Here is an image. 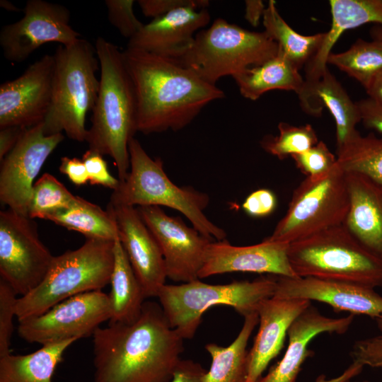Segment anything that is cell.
I'll use <instances>...</instances> for the list:
<instances>
[{"mask_svg": "<svg viewBox=\"0 0 382 382\" xmlns=\"http://www.w3.org/2000/svg\"><path fill=\"white\" fill-rule=\"evenodd\" d=\"M115 241L86 238L79 248L54 256L42 282L18 298V321L39 316L70 297L110 284L114 265Z\"/></svg>", "mask_w": 382, "mask_h": 382, "instance_id": "8992f818", "label": "cell"}, {"mask_svg": "<svg viewBox=\"0 0 382 382\" xmlns=\"http://www.w3.org/2000/svg\"><path fill=\"white\" fill-rule=\"evenodd\" d=\"M310 305L307 300L274 296L262 301L257 310L258 332L248 353L246 382H257L262 376L283 347L291 324Z\"/></svg>", "mask_w": 382, "mask_h": 382, "instance_id": "44dd1931", "label": "cell"}, {"mask_svg": "<svg viewBox=\"0 0 382 382\" xmlns=\"http://www.w3.org/2000/svg\"><path fill=\"white\" fill-rule=\"evenodd\" d=\"M100 76L86 141L88 149L114 160L120 182L130 169L129 141L137 132V99L122 52L98 37L95 45Z\"/></svg>", "mask_w": 382, "mask_h": 382, "instance_id": "3957f363", "label": "cell"}, {"mask_svg": "<svg viewBox=\"0 0 382 382\" xmlns=\"http://www.w3.org/2000/svg\"><path fill=\"white\" fill-rule=\"evenodd\" d=\"M208 8H179L144 24L127 47L175 60L193 44L195 35L209 23Z\"/></svg>", "mask_w": 382, "mask_h": 382, "instance_id": "ffe728a7", "label": "cell"}, {"mask_svg": "<svg viewBox=\"0 0 382 382\" xmlns=\"http://www.w3.org/2000/svg\"><path fill=\"white\" fill-rule=\"evenodd\" d=\"M206 371L200 364L190 359H182L170 382H201Z\"/></svg>", "mask_w": 382, "mask_h": 382, "instance_id": "ee69618b", "label": "cell"}, {"mask_svg": "<svg viewBox=\"0 0 382 382\" xmlns=\"http://www.w3.org/2000/svg\"><path fill=\"white\" fill-rule=\"evenodd\" d=\"M93 382H170L184 339L159 303L146 301L131 323H109L93 334Z\"/></svg>", "mask_w": 382, "mask_h": 382, "instance_id": "6da1fadb", "label": "cell"}, {"mask_svg": "<svg viewBox=\"0 0 382 382\" xmlns=\"http://www.w3.org/2000/svg\"><path fill=\"white\" fill-rule=\"evenodd\" d=\"M288 257L297 277L382 286V259L364 248L343 224L289 243Z\"/></svg>", "mask_w": 382, "mask_h": 382, "instance_id": "52a82bcc", "label": "cell"}, {"mask_svg": "<svg viewBox=\"0 0 382 382\" xmlns=\"http://www.w3.org/2000/svg\"><path fill=\"white\" fill-rule=\"evenodd\" d=\"M274 297L317 301L335 311L377 318L382 316V296L374 289L311 277L277 278Z\"/></svg>", "mask_w": 382, "mask_h": 382, "instance_id": "d6986e66", "label": "cell"}, {"mask_svg": "<svg viewBox=\"0 0 382 382\" xmlns=\"http://www.w3.org/2000/svg\"><path fill=\"white\" fill-rule=\"evenodd\" d=\"M277 278L210 284L199 279L180 284H166L157 298L172 328L184 340L192 339L204 313L212 306H228L243 317L257 313L262 301L272 298Z\"/></svg>", "mask_w": 382, "mask_h": 382, "instance_id": "9c48e42d", "label": "cell"}, {"mask_svg": "<svg viewBox=\"0 0 382 382\" xmlns=\"http://www.w3.org/2000/svg\"><path fill=\"white\" fill-rule=\"evenodd\" d=\"M381 335L357 341L352 349L353 361L382 368V316L375 319Z\"/></svg>", "mask_w": 382, "mask_h": 382, "instance_id": "74e56055", "label": "cell"}, {"mask_svg": "<svg viewBox=\"0 0 382 382\" xmlns=\"http://www.w3.org/2000/svg\"><path fill=\"white\" fill-rule=\"evenodd\" d=\"M364 366L359 363L353 361L352 364L339 376L327 379L325 376H318L315 382H349V381L361 373Z\"/></svg>", "mask_w": 382, "mask_h": 382, "instance_id": "7dc6e473", "label": "cell"}, {"mask_svg": "<svg viewBox=\"0 0 382 382\" xmlns=\"http://www.w3.org/2000/svg\"><path fill=\"white\" fill-rule=\"evenodd\" d=\"M353 320L352 314L339 318L325 316L311 304L289 328V345L282 359L257 382H295L302 364L311 354L308 349L309 342L323 332L345 334Z\"/></svg>", "mask_w": 382, "mask_h": 382, "instance_id": "7402d4cb", "label": "cell"}, {"mask_svg": "<svg viewBox=\"0 0 382 382\" xmlns=\"http://www.w3.org/2000/svg\"><path fill=\"white\" fill-rule=\"evenodd\" d=\"M110 23L125 38L129 40L143 28L144 25L134 15L133 0H106Z\"/></svg>", "mask_w": 382, "mask_h": 382, "instance_id": "d590c367", "label": "cell"}, {"mask_svg": "<svg viewBox=\"0 0 382 382\" xmlns=\"http://www.w3.org/2000/svg\"><path fill=\"white\" fill-rule=\"evenodd\" d=\"M32 219L8 209L0 212V277L25 296L45 277L54 259Z\"/></svg>", "mask_w": 382, "mask_h": 382, "instance_id": "8fae6325", "label": "cell"}, {"mask_svg": "<svg viewBox=\"0 0 382 382\" xmlns=\"http://www.w3.org/2000/svg\"><path fill=\"white\" fill-rule=\"evenodd\" d=\"M349 207L345 172L337 164L318 178L306 177L294 190L288 209L267 240L290 243L342 225Z\"/></svg>", "mask_w": 382, "mask_h": 382, "instance_id": "30bf717a", "label": "cell"}, {"mask_svg": "<svg viewBox=\"0 0 382 382\" xmlns=\"http://www.w3.org/2000/svg\"><path fill=\"white\" fill-rule=\"evenodd\" d=\"M16 296L13 288L0 277V357L11 353L13 320L16 318Z\"/></svg>", "mask_w": 382, "mask_h": 382, "instance_id": "8d00e7d4", "label": "cell"}, {"mask_svg": "<svg viewBox=\"0 0 382 382\" xmlns=\"http://www.w3.org/2000/svg\"><path fill=\"white\" fill-rule=\"evenodd\" d=\"M370 34L373 40L382 41V26L376 25L371 29Z\"/></svg>", "mask_w": 382, "mask_h": 382, "instance_id": "681fc988", "label": "cell"}, {"mask_svg": "<svg viewBox=\"0 0 382 382\" xmlns=\"http://www.w3.org/2000/svg\"><path fill=\"white\" fill-rule=\"evenodd\" d=\"M23 11V18L0 31L3 54L11 62H24L46 43L69 45L81 38L69 25V11L61 4L28 0Z\"/></svg>", "mask_w": 382, "mask_h": 382, "instance_id": "4fadbf2b", "label": "cell"}, {"mask_svg": "<svg viewBox=\"0 0 382 382\" xmlns=\"http://www.w3.org/2000/svg\"><path fill=\"white\" fill-rule=\"evenodd\" d=\"M288 243L268 241L236 246L228 241H212L207 246L199 279L228 272L267 273L299 277L288 257Z\"/></svg>", "mask_w": 382, "mask_h": 382, "instance_id": "ac0fdd59", "label": "cell"}, {"mask_svg": "<svg viewBox=\"0 0 382 382\" xmlns=\"http://www.w3.org/2000/svg\"><path fill=\"white\" fill-rule=\"evenodd\" d=\"M110 318L108 294L102 290L65 299L43 313L18 322L17 332L23 340L42 345L93 335Z\"/></svg>", "mask_w": 382, "mask_h": 382, "instance_id": "7c38bea8", "label": "cell"}, {"mask_svg": "<svg viewBox=\"0 0 382 382\" xmlns=\"http://www.w3.org/2000/svg\"><path fill=\"white\" fill-rule=\"evenodd\" d=\"M81 160L86 166L88 181L91 185H102L112 190L118 187L120 181L110 174L103 155L88 149L83 154Z\"/></svg>", "mask_w": 382, "mask_h": 382, "instance_id": "f35d334b", "label": "cell"}, {"mask_svg": "<svg viewBox=\"0 0 382 382\" xmlns=\"http://www.w3.org/2000/svg\"><path fill=\"white\" fill-rule=\"evenodd\" d=\"M59 170L75 185H83L88 181L86 166L82 160L77 158L62 157Z\"/></svg>", "mask_w": 382, "mask_h": 382, "instance_id": "7bdbcfd3", "label": "cell"}, {"mask_svg": "<svg viewBox=\"0 0 382 382\" xmlns=\"http://www.w3.org/2000/svg\"><path fill=\"white\" fill-rule=\"evenodd\" d=\"M245 6V20L253 27H257L262 20L266 6L261 0H247Z\"/></svg>", "mask_w": 382, "mask_h": 382, "instance_id": "bcb514c9", "label": "cell"}, {"mask_svg": "<svg viewBox=\"0 0 382 382\" xmlns=\"http://www.w3.org/2000/svg\"><path fill=\"white\" fill-rule=\"evenodd\" d=\"M76 339L42 345L27 354L0 357V382H52L63 354Z\"/></svg>", "mask_w": 382, "mask_h": 382, "instance_id": "484cf974", "label": "cell"}, {"mask_svg": "<svg viewBox=\"0 0 382 382\" xmlns=\"http://www.w3.org/2000/svg\"><path fill=\"white\" fill-rule=\"evenodd\" d=\"M258 323L257 313L246 316L238 335L228 347L216 343L205 345L212 362L201 382H246L248 342Z\"/></svg>", "mask_w": 382, "mask_h": 382, "instance_id": "4316f807", "label": "cell"}, {"mask_svg": "<svg viewBox=\"0 0 382 382\" xmlns=\"http://www.w3.org/2000/svg\"><path fill=\"white\" fill-rule=\"evenodd\" d=\"M137 99V132L178 131L209 103L225 98L216 85L174 60L127 47L122 52Z\"/></svg>", "mask_w": 382, "mask_h": 382, "instance_id": "7a4b0ae2", "label": "cell"}, {"mask_svg": "<svg viewBox=\"0 0 382 382\" xmlns=\"http://www.w3.org/2000/svg\"><path fill=\"white\" fill-rule=\"evenodd\" d=\"M349 207L343 225L367 250L382 259V185L346 173Z\"/></svg>", "mask_w": 382, "mask_h": 382, "instance_id": "603a6c76", "label": "cell"}, {"mask_svg": "<svg viewBox=\"0 0 382 382\" xmlns=\"http://www.w3.org/2000/svg\"><path fill=\"white\" fill-rule=\"evenodd\" d=\"M0 5L1 7L4 8L5 9L10 11H18L19 9L16 6H14L12 3L8 2V1L1 0Z\"/></svg>", "mask_w": 382, "mask_h": 382, "instance_id": "f907efd6", "label": "cell"}, {"mask_svg": "<svg viewBox=\"0 0 382 382\" xmlns=\"http://www.w3.org/2000/svg\"><path fill=\"white\" fill-rule=\"evenodd\" d=\"M64 139L62 133L45 134L42 122L24 131L14 148L1 161L2 204L28 216L35 179L45 161Z\"/></svg>", "mask_w": 382, "mask_h": 382, "instance_id": "5bb4252c", "label": "cell"}, {"mask_svg": "<svg viewBox=\"0 0 382 382\" xmlns=\"http://www.w3.org/2000/svg\"><path fill=\"white\" fill-rule=\"evenodd\" d=\"M47 220L82 233L86 238L115 241L119 238L113 214L79 196L69 207L50 216Z\"/></svg>", "mask_w": 382, "mask_h": 382, "instance_id": "f1b7e54d", "label": "cell"}, {"mask_svg": "<svg viewBox=\"0 0 382 382\" xmlns=\"http://www.w3.org/2000/svg\"><path fill=\"white\" fill-rule=\"evenodd\" d=\"M26 129L18 126L0 128V161L14 148Z\"/></svg>", "mask_w": 382, "mask_h": 382, "instance_id": "f6af8a7d", "label": "cell"}, {"mask_svg": "<svg viewBox=\"0 0 382 382\" xmlns=\"http://www.w3.org/2000/svg\"><path fill=\"white\" fill-rule=\"evenodd\" d=\"M356 104L364 126L382 134V104L369 97L356 102Z\"/></svg>", "mask_w": 382, "mask_h": 382, "instance_id": "b9f144b4", "label": "cell"}, {"mask_svg": "<svg viewBox=\"0 0 382 382\" xmlns=\"http://www.w3.org/2000/svg\"><path fill=\"white\" fill-rule=\"evenodd\" d=\"M291 157L296 167L308 178L320 177L337 165V156L323 141H319L309 149Z\"/></svg>", "mask_w": 382, "mask_h": 382, "instance_id": "e575fe53", "label": "cell"}, {"mask_svg": "<svg viewBox=\"0 0 382 382\" xmlns=\"http://www.w3.org/2000/svg\"><path fill=\"white\" fill-rule=\"evenodd\" d=\"M53 54H45L18 78L0 86V128H30L44 122L50 108Z\"/></svg>", "mask_w": 382, "mask_h": 382, "instance_id": "2e32d148", "label": "cell"}, {"mask_svg": "<svg viewBox=\"0 0 382 382\" xmlns=\"http://www.w3.org/2000/svg\"><path fill=\"white\" fill-rule=\"evenodd\" d=\"M277 197L268 189H259L251 192L244 200V212L253 217H265L271 214L277 207Z\"/></svg>", "mask_w": 382, "mask_h": 382, "instance_id": "60d3db41", "label": "cell"}, {"mask_svg": "<svg viewBox=\"0 0 382 382\" xmlns=\"http://www.w3.org/2000/svg\"><path fill=\"white\" fill-rule=\"evenodd\" d=\"M279 45L265 31L254 32L219 18L199 30L192 45L174 60L203 81L216 85L217 81L274 57Z\"/></svg>", "mask_w": 382, "mask_h": 382, "instance_id": "ba28073f", "label": "cell"}, {"mask_svg": "<svg viewBox=\"0 0 382 382\" xmlns=\"http://www.w3.org/2000/svg\"><path fill=\"white\" fill-rule=\"evenodd\" d=\"M137 4L145 16L154 19L182 7L207 8L209 1L208 0H139Z\"/></svg>", "mask_w": 382, "mask_h": 382, "instance_id": "ab89813d", "label": "cell"}, {"mask_svg": "<svg viewBox=\"0 0 382 382\" xmlns=\"http://www.w3.org/2000/svg\"><path fill=\"white\" fill-rule=\"evenodd\" d=\"M110 284L109 323L135 321L141 313L146 297L119 238L114 243V265Z\"/></svg>", "mask_w": 382, "mask_h": 382, "instance_id": "cb8c5ba5", "label": "cell"}, {"mask_svg": "<svg viewBox=\"0 0 382 382\" xmlns=\"http://www.w3.org/2000/svg\"><path fill=\"white\" fill-rule=\"evenodd\" d=\"M130 169L124 181L111 194L109 204L130 207H167L182 213L201 234L225 240L226 231L212 222L204 211L207 194L190 186L178 187L167 176L161 158H151L134 137L128 145Z\"/></svg>", "mask_w": 382, "mask_h": 382, "instance_id": "5b68a950", "label": "cell"}, {"mask_svg": "<svg viewBox=\"0 0 382 382\" xmlns=\"http://www.w3.org/2000/svg\"><path fill=\"white\" fill-rule=\"evenodd\" d=\"M337 162L345 172L361 174L382 185V138L357 132L337 148Z\"/></svg>", "mask_w": 382, "mask_h": 382, "instance_id": "4dcf8cb0", "label": "cell"}, {"mask_svg": "<svg viewBox=\"0 0 382 382\" xmlns=\"http://www.w3.org/2000/svg\"><path fill=\"white\" fill-rule=\"evenodd\" d=\"M365 90L369 98L382 104V70L372 79Z\"/></svg>", "mask_w": 382, "mask_h": 382, "instance_id": "c3c4849f", "label": "cell"}, {"mask_svg": "<svg viewBox=\"0 0 382 382\" xmlns=\"http://www.w3.org/2000/svg\"><path fill=\"white\" fill-rule=\"evenodd\" d=\"M262 23L264 31L278 44L283 54L299 71L316 54L325 35L319 33L303 35L296 32L281 16L274 0L268 1Z\"/></svg>", "mask_w": 382, "mask_h": 382, "instance_id": "83f0119b", "label": "cell"}, {"mask_svg": "<svg viewBox=\"0 0 382 382\" xmlns=\"http://www.w3.org/2000/svg\"><path fill=\"white\" fill-rule=\"evenodd\" d=\"M76 197L54 175L45 173L33 185L28 216L32 219H47L69 207Z\"/></svg>", "mask_w": 382, "mask_h": 382, "instance_id": "d6a6232c", "label": "cell"}, {"mask_svg": "<svg viewBox=\"0 0 382 382\" xmlns=\"http://www.w3.org/2000/svg\"><path fill=\"white\" fill-rule=\"evenodd\" d=\"M137 208L161 248L167 278L181 283L198 279L213 239L187 226L180 217L167 215L160 207Z\"/></svg>", "mask_w": 382, "mask_h": 382, "instance_id": "9a60e30c", "label": "cell"}, {"mask_svg": "<svg viewBox=\"0 0 382 382\" xmlns=\"http://www.w3.org/2000/svg\"><path fill=\"white\" fill-rule=\"evenodd\" d=\"M52 101L42 122L46 135L65 132L71 139L86 141V117L94 108L100 87L96 47L83 38L59 45L54 54Z\"/></svg>", "mask_w": 382, "mask_h": 382, "instance_id": "277c9868", "label": "cell"}, {"mask_svg": "<svg viewBox=\"0 0 382 382\" xmlns=\"http://www.w3.org/2000/svg\"><path fill=\"white\" fill-rule=\"evenodd\" d=\"M316 93L335 120L337 148H339L359 132L356 128L361 122L358 107L328 68L320 79Z\"/></svg>", "mask_w": 382, "mask_h": 382, "instance_id": "f546056e", "label": "cell"}, {"mask_svg": "<svg viewBox=\"0 0 382 382\" xmlns=\"http://www.w3.org/2000/svg\"><path fill=\"white\" fill-rule=\"evenodd\" d=\"M279 135H267L260 141L262 148L270 154L282 160L301 154L319 141L311 125H291L281 122L278 125Z\"/></svg>", "mask_w": 382, "mask_h": 382, "instance_id": "836d02e7", "label": "cell"}, {"mask_svg": "<svg viewBox=\"0 0 382 382\" xmlns=\"http://www.w3.org/2000/svg\"><path fill=\"white\" fill-rule=\"evenodd\" d=\"M327 64L336 66L366 88L382 70V41L358 39L346 51L331 52Z\"/></svg>", "mask_w": 382, "mask_h": 382, "instance_id": "1f68e13d", "label": "cell"}, {"mask_svg": "<svg viewBox=\"0 0 382 382\" xmlns=\"http://www.w3.org/2000/svg\"><path fill=\"white\" fill-rule=\"evenodd\" d=\"M114 215L119 239L146 299L157 297L167 279L164 258L154 236L137 207L108 204Z\"/></svg>", "mask_w": 382, "mask_h": 382, "instance_id": "e0dca14e", "label": "cell"}, {"mask_svg": "<svg viewBox=\"0 0 382 382\" xmlns=\"http://www.w3.org/2000/svg\"><path fill=\"white\" fill-rule=\"evenodd\" d=\"M232 77L241 95L250 100H256L272 90L294 91L298 93L303 83L299 70L280 49L274 57L260 66L247 68Z\"/></svg>", "mask_w": 382, "mask_h": 382, "instance_id": "d4e9b609", "label": "cell"}, {"mask_svg": "<svg viewBox=\"0 0 382 382\" xmlns=\"http://www.w3.org/2000/svg\"><path fill=\"white\" fill-rule=\"evenodd\" d=\"M355 382H370L369 381H355Z\"/></svg>", "mask_w": 382, "mask_h": 382, "instance_id": "816d5d0a", "label": "cell"}]
</instances>
